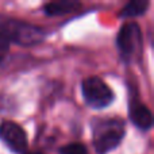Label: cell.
I'll return each mask as SVG.
<instances>
[{
	"instance_id": "277c9868",
	"label": "cell",
	"mask_w": 154,
	"mask_h": 154,
	"mask_svg": "<svg viewBox=\"0 0 154 154\" xmlns=\"http://www.w3.org/2000/svg\"><path fill=\"white\" fill-rule=\"evenodd\" d=\"M81 92L85 103L95 109L106 108L114 101L112 89L97 76H91L82 80Z\"/></svg>"
},
{
	"instance_id": "7a4b0ae2",
	"label": "cell",
	"mask_w": 154,
	"mask_h": 154,
	"mask_svg": "<svg viewBox=\"0 0 154 154\" xmlns=\"http://www.w3.org/2000/svg\"><path fill=\"white\" fill-rule=\"evenodd\" d=\"M125 134V123L120 119H96L92 123V139L96 153L107 154L116 149Z\"/></svg>"
},
{
	"instance_id": "9c48e42d",
	"label": "cell",
	"mask_w": 154,
	"mask_h": 154,
	"mask_svg": "<svg viewBox=\"0 0 154 154\" xmlns=\"http://www.w3.org/2000/svg\"><path fill=\"white\" fill-rule=\"evenodd\" d=\"M60 154H88L82 143H69L60 147Z\"/></svg>"
},
{
	"instance_id": "3957f363",
	"label": "cell",
	"mask_w": 154,
	"mask_h": 154,
	"mask_svg": "<svg viewBox=\"0 0 154 154\" xmlns=\"http://www.w3.org/2000/svg\"><path fill=\"white\" fill-rule=\"evenodd\" d=\"M142 31L141 27L134 22L126 23L120 27L116 38V46L119 50L120 58L130 64L137 57H139L142 51Z\"/></svg>"
},
{
	"instance_id": "52a82bcc",
	"label": "cell",
	"mask_w": 154,
	"mask_h": 154,
	"mask_svg": "<svg viewBox=\"0 0 154 154\" xmlns=\"http://www.w3.org/2000/svg\"><path fill=\"white\" fill-rule=\"evenodd\" d=\"M80 7H81V3L76 2V0H58V2L48 3L43 7V11L49 16H61L75 12Z\"/></svg>"
},
{
	"instance_id": "6da1fadb",
	"label": "cell",
	"mask_w": 154,
	"mask_h": 154,
	"mask_svg": "<svg viewBox=\"0 0 154 154\" xmlns=\"http://www.w3.org/2000/svg\"><path fill=\"white\" fill-rule=\"evenodd\" d=\"M0 37L20 46H34L46 38V31L41 27L19 19L0 14Z\"/></svg>"
},
{
	"instance_id": "30bf717a",
	"label": "cell",
	"mask_w": 154,
	"mask_h": 154,
	"mask_svg": "<svg viewBox=\"0 0 154 154\" xmlns=\"http://www.w3.org/2000/svg\"><path fill=\"white\" fill-rule=\"evenodd\" d=\"M8 50H10V42L5 41L3 37H0V64H2L3 60L5 58Z\"/></svg>"
},
{
	"instance_id": "5b68a950",
	"label": "cell",
	"mask_w": 154,
	"mask_h": 154,
	"mask_svg": "<svg viewBox=\"0 0 154 154\" xmlns=\"http://www.w3.org/2000/svg\"><path fill=\"white\" fill-rule=\"evenodd\" d=\"M0 139L14 153L22 154L27 150V134L15 122L4 120L0 123Z\"/></svg>"
},
{
	"instance_id": "8fae6325",
	"label": "cell",
	"mask_w": 154,
	"mask_h": 154,
	"mask_svg": "<svg viewBox=\"0 0 154 154\" xmlns=\"http://www.w3.org/2000/svg\"><path fill=\"white\" fill-rule=\"evenodd\" d=\"M31 154H41V153H31Z\"/></svg>"
},
{
	"instance_id": "ba28073f",
	"label": "cell",
	"mask_w": 154,
	"mask_h": 154,
	"mask_svg": "<svg viewBox=\"0 0 154 154\" xmlns=\"http://www.w3.org/2000/svg\"><path fill=\"white\" fill-rule=\"evenodd\" d=\"M150 3L147 0H131L120 10V18H135V16L143 15L146 12Z\"/></svg>"
},
{
	"instance_id": "8992f818",
	"label": "cell",
	"mask_w": 154,
	"mask_h": 154,
	"mask_svg": "<svg viewBox=\"0 0 154 154\" xmlns=\"http://www.w3.org/2000/svg\"><path fill=\"white\" fill-rule=\"evenodd\" d=\"M128 115H130V120L139 130L146 131L149 128H152V126H153L152 111L143 103H139V101L131 103L130 109H128Z\"/></svg>"
}]
</instances>
